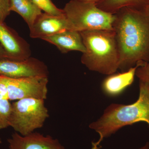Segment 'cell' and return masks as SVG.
Segmentation results:
<instances>
[{
    "label": "cell",
    "instance_id": "cell-11",
    "mask_svg": "<svg viewBox=\"0 0 149 149\" xmlns=\"http://www.w3.org/2000/svg\"><path fill=\"white\" fill-rule=\"evenodd\" d=\"M42 40L55 46L63 54L71 51L84 53L86 51L80 32L75 30H65L45 37Z\"/></svg>",
    "mask_w": 149,
    "mask_h": 149
},
{
    "label": "cell",
    "instance_id": "cell-22",
    "mask_svg": "<svg viewBox=\"0 0 149 149\" xmlns=\"http://www.w3.org/2000/svg\"><path fill=\"white\" fill-rule=\"evenodd\" d=\"M139 149H149V143L147 142L144 146L141 147Z\"/></svg>",
    "mask_w": 149,
    "mask_h": 149
},
{
    "label": "cell",
    "instance_id": "cell-10",
    "mask_svg": "<svg viewBox=\"0 0 149 149\" xmlns=\"http://www.w3.org/2000/svg\"><path fill=\"white\" fill-rule=\"evenodd\" d=\"M8 142L10 149H65L58 139L37 132L25 136L15 132Z\"/></svg>",
    "mask_w": 149,
    "mask_h": 149
},
{
    "label": "cell",
    "instance_id": "cell-1",
    "mask_svg": "<svg viewBox=\"0 0 149 149\" xmlns=\"http://www.w3.org/2000/svg\"><path fill=\"white\" fill-rule=\"evenodd\" d=\"M115 14L113 29L119 53L118 69L124 72L138 63L149 61V15L129 7Z\"/></svg>",
    "mask_w": 149,
    "mask_h": 149
},
{
    "label": "cell",
    "instance_id": "cell-9",
    "mask_svg": "<svg viewBox=\"0 0 149 149\" xmlns=\"http://www.w3.org/2000/svg\"><path fill=\"white\" fill-rule=\"evenodd\" d=\"M32 38L42 39L65 30H71L65 15L56 16L42 13L29 28Z\"/></svg>",
    "mask_w": 149,
    "mask_h": 149
},
{
    "label": "cell",
    "instance_id": "cell-6",
    "mask_svg": "<svg viewBox=\"0 0 149 149\" xmlns=\"http://www.w3.org/2000/svg\"><path fill=\"white\" fill-rule=\"evenodd\" d=\"M5 85L9 100L27 98L45 100L47 96L48 77H32L12 78L0 75Z\"/></svg>",
    "mask_w": 149,
    "mask_h": 149
},
{
    "label": "cell",
    "instance_id": "cell-8",
    "mask_svg": "<svg viewBox=\"0 0 149 149\" xmlns=\"http://www.w3.org/2000/svg\"><path fill=\"white\" fill-rule=\"evenodd\" d=\"M0 44L5 51L8 59L22 60L30 57L31 51L29 44L15 30L1 21Z\"/></svg>",
    "mask_w": 149,
    "mask_h": 149
},
{
    "label": "cell",
    "instance_id": "cell-15",
    "mask_svg": "<svg viewBox=\"0 0 149 149\" xmlns=\"http://www.w3.org/2000/svg\"><path fill=\"white\" fill-rule=\"evenodd\" d=\"M12 104L8 99L0 98V130L9 126Z\"/></svg>",
    "mask_w": 149,
    "mask_h": 149
},
{
    "label": "cell",
    "instance_id": "cell-2",
    "mask_svg": "<svg viewBox=\"0 0 149 149\" xmlns=\"http://www.w3.org/2000/svg\"><path fill=\"white\" fill-rule=\"evenodd\" d=\"M141 121L149 127V83L139 81V98L130 104H112L104 111L100 119L89 125L98 133L100 139L92 147L100 148L105 138L114 134L120 128Z\"/></svg>",
    "mask_w": 149,
    "mask_h": 149
},
{
    "label": "cell",
    "instance_id": "cell-5",
    "mask_svg": "<svg viewBox=\"0 0 149 149\" xmlns=\"http://www.w3.org/2000/svg\"><path fill=\"white\" fill-rule=\"evenodd\" d=\"M49 115L45 100L27 98L12 104L9 125L22 136L42 128Z\"/></svg>",
    "mask_w": 149,
    "mask_h": 149
},
{
    "label": "cell",
    "instance_id": "cell-12",
    "mask_svg": "<svg viewBox=\"0 0 149 149\" xmlns=\"http://www.w3.org/2000/svg\"><path fill=\"white\" fill-rule=\"evenodd\" d=\"M139 66L140 63H138L135 67L121 73H114L108 75L102 84L104 93L110 97L120 95L133 84L136 69Z\"/></svg>",
    "mask_w": 149,
    "mask_h": 149
},
{
    "label": "cell",
    "instance_id": "cell-4",
    "mask_svg": "<svg viewBox=\"0 0 149 149\" xmlns=\"http://www.w3.org/2000/svg\"><path fill=\"white\" fill-rule=\"evenodd\" d=\"M63 10L71 30H113L115 14L102 10L96 4L70 0Z\"/></svg>",
    "mask_w": 149,
    "mask_h": 149
},
{
    "label": "cell",
    "instance_id": "cell-14",
    "mask_svg": "<svg viewBox=\"0 0 149 149\" xmlns=\"http://www.w3.org/2000/svg\"><path fill=\"white\" fill-rule=\"evenodd\" d=\"M149 3V0H102L97 5L102 10L114 14L125 7L142 10Z\"/></svg>",
    "mask_w": 149,
    "mask_h": 149
},
{
    "label": "cell",
    "instance_id": "cell-23",
    "mask_svg": "<svg viewBox=\"0 0 149 149\" xmlns=\"http://www.w3.org/2000/svg\"></svg>",
    "mask_w": 149,
    "mask_h": 149
},
{
    "label": "cell",
    "instance_id": "cell-13",
    "mask_svg": "<svg viewBox=\"0 0 149 149\" xmlns=\"http://www.w3.org/2000/svg\"><path fill=\"white\" fill-rule=\"evenodd\" d=\"M10 10L20 15L29 28L42 13V10L32 0H10Z\"/></svg>",
    "mask_w": 149,
    "mask_h": 149
},
{
    "label": "cell",
    "instance_id": "cell-18",
    "mask_svg": "<svg viewBox=\"0 0 149 149\" xmlns=\"http://www.w3.org/2000/svg\"><path fill=\"white\" fill-rule=\"evenodd\" d=\"M10 12V0H0V21L4 22Z\"/></svg>",
    "mask_w": 149,
    "mask_h": 149
},
{
    "label": "cell",
    "instance_id": "cell-21",
    "mask_svg": "<svg viewBox=\"0 0 149 149\" xmlns=\"http://www.w3.org/2000/svg\"><path fill=\"white\" fill-rule=\"evenodd\" d=\"M142 10L145 13L149 15V3Z\"/></svg>",
    "mask_w": 149,
    "mask_h": 149
},
{
    "label": "cell",
    "instance_id": "cell-7",
    "mask_svg": "<svg viewBox=\"0 0 149 149\" xmlns=\"http://www.w3.org/2000/svg\"><path fill=\"white\" fill-rule=\"evenodd\" d=\"M46 64L38 59L29 57L22 60L0 59V75L12 78L48 77Z\"/></svg>",
    "mask_w": 149,
    "mask_h": 149
},
{
    "label": "cell",
    "instance_id": "cell-16",
    "mask_svg": "<svg viewBox=\"0 0 149 149\" xmlns=\"http://www.w3.org/2000/svg\"><path fill=\"white\" fill-rule=\"evenodd\" d=\"M35 5L46 13L56 16L65 15L63 9L58 8L51 0H32Z\"/></svg>",
    "mask_w": 149,
    "mask_h": 149
},
{
    "label": "cell",
    "instance_id": "cell-24",
    "mask_svg": "<svg viewBox=\"0 0 149 149\" xmlns=\"http://www.w3.org/2000/svg\"></svg>",
    "mask_w": 149,
    "mask_h": 149
},
{
    "label": "cell",
    "instance_id": "cell-19",
    "mask_svg": "<svg viewBox=\"0 0 149 149\" xmlns=\"http://www.w3.org/2000/svg\"><path fill=\"white\" fill-rule=\"evenodd\" d=\"M3 58L8 59L5 51L0 44V59Z\"/></svg>",
    "mask_w": 149,
    "mask_h": 149
},
{
    "label": "cell",
    "instance_id": "cell-17",
    "mask_svg": "<svg viewBox=\"0 0 149 149\" xmlns=\"http://www.w3.org/2000/svg\"><path fill=\"white\" fill-rule=\"evenodd\" d=\"M136 75L139 78V81L149 83V61L143 63L138 67Z\"/></svg>",
    "mask_w": 149,
    "mask_h": 149
},
{
    "label": "cell",
    "instance_id": "cell-20",
    "mask_svg": "<svg viewBox=\"0 0 149 149\" xmlns=\"http://www.w3.org/2000/svg\"><path fill=\"white\" fill-rule=\"evenodd\" d=\"M80 1H82L86 2L94 3L97 4L100 2L102 0H80Z\"/></svg>",
    "mask_w": 149,
    "mask_h": 149
},
{
    "label": "cell",
    "instance_id": "cell-3",
    "mask_svg": "<svg viewBox=\"0 0 149 149\" xmlns=\"http://www.w3.org/2000/svg\"><path fill=\"white\" fill-rule=\"evenodd\" d=\"M86 49L82 63L91 71L109 75L119 67L118 48L113 30H87L80 32Z\"/></svg>",
    "mask_w": 149,
    "mask_h": 149
}]
</instances>
